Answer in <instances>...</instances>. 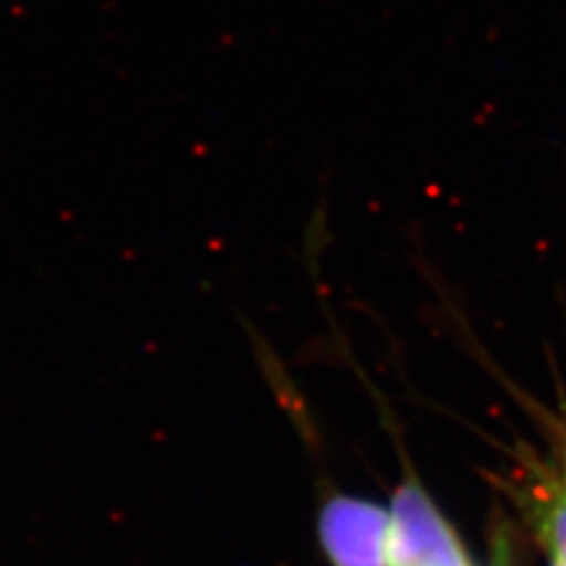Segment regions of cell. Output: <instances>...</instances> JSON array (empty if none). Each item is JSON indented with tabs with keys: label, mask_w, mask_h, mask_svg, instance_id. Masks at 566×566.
<instances>
[{
	"label": "cell",
	"mask_w": 566,
	"mask_h": 566,
	"mask_svg": "<svg viewBox=\"0 0 566 566\" xmlns=\"http://www.w3.org/2000/svg\"><path fill=\"white\" fill-rule=\"evenodd\" d=\"M538 528L555 566H566V484L547 493L538 512Z\"/></svg>",
	"instance_id": "3957f363"
},
{
	"label": "cell",
	"mask_w": 566,
	"mask_h": 566,
	"mask_svg": "<svg viewBox=\"0 0 566 566\" xmlns=\"http://www.w3.org/2000/svg\"><path fill=\"white\" fill-rule=\"evenodd\" d=\"M392 566H472L453 526L413 476H406L389 512Z\"/></svg>",
	"instance_id": "6da1fadb"
},
{
	"label": "cell",
	"mask_w": 566,
	"mask_h": 566,
	"mask_svg": "<svg viewBox=\"0 0 566 566\" xmlns=\"http://www.w3.org/2000/svg\"><path fill=\"white\" fill-rule=\"evenodd\" d=\"M318 538L333 566H392L389 512L376 503L335 495L318 515Z\"/></svg>",
	"instance_id": "7a4b0ae2"
}]
</instances>
